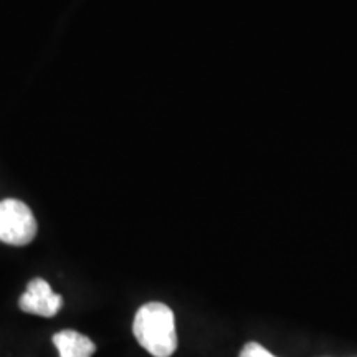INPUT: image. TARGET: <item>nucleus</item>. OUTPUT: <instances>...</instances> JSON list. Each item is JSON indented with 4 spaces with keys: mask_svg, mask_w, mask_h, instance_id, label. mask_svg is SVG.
Here are the masks:
<instances>
[{
    "mask_svg": "<svg viewBox=\"0 0 357 357\" xmlns=\"http://www.w3.org/2000/svg\"><path fill=\"white\" fill-rule=\"evenodd\" d=\"M238 357H275V356L268 349H265L261 344H258V342L250 341L243 346V349L240 351Z\"/></svg>",
    "mask_w": 357,
    "mask_h": 357,
    "instance_id": "nucleus-5",
    "label": "nucleus"
},
{
    "mask_svg": "<svg viewBox=\"0 0 357 357\" xmlns=\"http://www.w3.org/2000/svg\"><path fill=\"white\" fill-rule=\"evenodd\" d=\"M37 235L35 220L29 205L15 199L0 202V242L15 247L29 245Z\"/></svg>",
    "mask_w": 357,
    "mask_h": 357,
    "instance_id": "nucleus-2",
    "label": "nucleus"
},
{
    "mask_svg": "<svg viewBox=\"0 0 357 357\" xmlns=\"http://www.w3.org/2000/svg\"><path fill=\"white\" fill-rule=\"evenodd\" d=\"M52 342L60 357H91L96 352L95 342L75 329H63L53 334Z\"/></svg>",
    "mask_w": 357,
    "mask_h": 357,
    "instance_id": "nucleus-4",
    "label": "nucleus"
},
{
    "mask_svg": "<svg viewBox=\"0 0 357 357\" xmlns=\"http://www.w3.org/2000/svg\"><path fill=\"white\" fill-rule=\"evenodd\" d=\"M19 306L24 312L43 318H53L63 306V298L53 291L50 284L43 278H33L19 300Z\"/></svg>",
    "mask_w": 357,
    "mask_h": 357,
    "instance_id": "nucleus-3",
    "label": "nucleus"
},
{
    "mask_svg": "<svg viewBox=\"0 0 357 357\" xmlns=\"http://www.w3.org/2000/svg\"><path fill=\"white\" fill-rule=\"evenodd\" d=\"M132 334L141 347L154 357H171L177 351L176 318L164 303L151 301L137 310Z\"/></svg>",
    "mask_w": 357,
    "mask_h": 357,
    "instance_id": "nucleus-1",
    "label": "nucleus"
}]
</instances>
